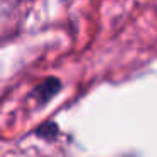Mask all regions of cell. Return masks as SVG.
<instances>
[{
  "label": "cell",
  "mask_w": 157,
  "mask_h": 157,
  "mask_svg": "<svg viewBox=\"0 0 157 157\" xmlns=\"http://www.w3.org/2000/svg\"><path fill=\"white\" fill-rule=\"evenodd\" d=\"M21 0H0V36L9 29L10 22L14 21L15 14L19 10Z\"/></svg>",
  "instance_id": "obj_2"
},
{
  "label": "cell",
  "mask_w": 157,
  "mask_h": 157,
  "mask_svg": "<svg viewBox=\"0 0 157 157\" xmlns=\"http://www.w3.org/2000/svg\"><path fill=\"white\" fill-rule=\"evenodd\" d=\"M59 90H61V81H59L58 78H46L44 81H41L34 88L32 96L36 98V101H37L39 105H44V103H48Z\"/></svg>",
  "instance_id": "obj_1"
}]
</instances>
